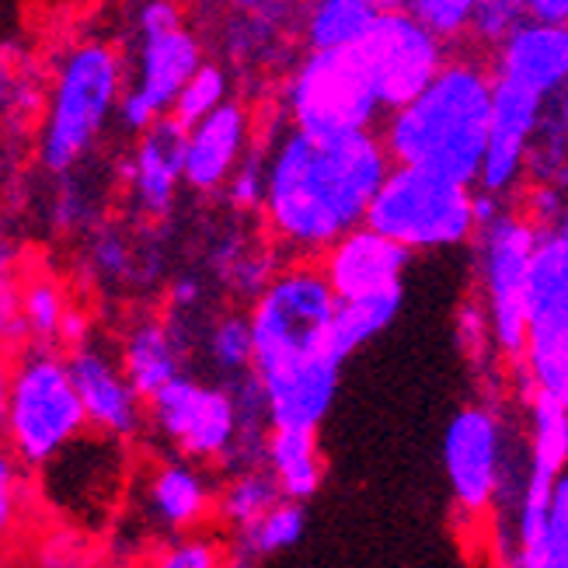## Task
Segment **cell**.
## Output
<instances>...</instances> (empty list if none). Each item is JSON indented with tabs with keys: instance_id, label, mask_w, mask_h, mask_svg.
I'll use <instances>...</instances> for the list:
<instances>
[{
	"instance_id": "1",
	"label": "cell",
	"mask_w": 568,
	"mask_h": 568,
	"mask_svg": "<svg viewBox=\"0 0 568 568\" xmlns=\"http://www.w3.org/2000/svg\"><path fill=\"white\" fill-rule=\"evenodd\" d=\"M390 164L374 130L332 140L283 133L265 154L262 216L268 231L296 255H325L345 231L366 224Z\"/></svg>"
},
{
	"instance_id": "2",
	"label": "cell",
	"mask_w": 568,
	"mask_h": 568,
	"mask_svg": "<svg viewBox=\"0 0 568 568\" xmlns=\"http://www.w3.org/2000/svg\"><path fill=\"white\" fill-rule=\"evenodd\" d=\"M496 73L478 60H447L436 78L408 105L384 122V146L394 164L429 168L439 175L478 185Z\"/></svg>"
},
{
	"instance_id": "3",
	"label": "cell",
	"mask_w": 568,
	"mask_h": 568,
	"mask_svg": "<svg viewBox=\"0 0 568 568\" xmlns=\"http://www.w3.org/2000/svg\"><path fill=\"white\" fill-rule=\"evenodd\" d=\"M126 57L105 39L73 42L53 67L39 126V164L49 175H70L119 119L126 91Z\"/></svg>"
},
{
	"instance_id": "4",
	"label": "cell",
	"mask_w": 568,
	"mask_h": 568,
	"mask_svg": "<svg viewBox=\"0 0 568 568\" xmlns=\"http://www.w3.org/2000/svg\"><path fill=\"white\" fill-rule=\"evenodd\" d=\"M88 429V412L70 377V363L53 345H29L11 359V402L4 443L24 467H45Z\"/></svg>"
},
{
	"instance_id": "5",
	"label": "cell",
	"mask_w": 568,
	"mask_h": 568,
	"mask_svg": "<svg viewBox=\"0 0 568 568\" xmlns=\"http://www.w3.org/2000/svg\"><path fill=\"white\" fill-rule=\"evenodd\" d=\"M203 63V42L185 24L175 0H143L133 14V60L126 63L119 126L136 136L171 115L182 88Z\"/></svg>"
},
{
	"instance_id": "6",
	"label": "cell",
	"mask_w": 568,
	"mask_h": 568,
	"mask_svg": "<svg viewBox=\"0 0 568 568\" xmlns=\"http://www.w3.org/2000/svg\"><path fill=\"white\" fill-rule=\"evenodd\" d=\"M540 227L530 216L506 206L503 195H478V280L481 307L491 328V342L506 359H524L530 311L527 283Z\"/></svg>"
},
{
	"instance_id": "7",
	"label": "cell",
	"mask_w": 568,
	"mask_h": 568,
	"mask_svg": "<svg viewBox=\"0 0 568 568\" xmlns=\"http://www.w3.org/2000/svg\"><path fill=\"white\" fill-rule=\"evenodd\" d=\"M366 224L415 252H439L475 241L478 195L467 182L415 164H390Z\"/></svg>"
},
{
	"instance_id": "8",
	"label": "cell",
	"mask_w": 568,
	"mask_h": 568,
	"mask_svg": "<svg viewBox=\"0 0 568 568\" xmlns=\"http://www.w3.org/2000/svg\"><path fill=\"white\" fill-rule=\"evenodd\" d=\"M335 311L338 293L321 265L301 262L273 273L262 293H255V304L248 311L255 335L252 374H268V369L332 353L328 338Z\"/></svg>"
},
{
	"instance_id": "9",
	"label": "cell",
	"mask_w": 568,
	"mask_h": 568,
	"mask_svg": "<svg viewBox=\"0 0 568 568\" xmlns=\"http://www.w3.org/2000/svg\"><path fill=\"white\" fill-rule=\"evenodd\" d=\"M356 49H311L286 84L290 126L317 140L369 133L384 115Z\"/></svg>"
},
{
	"instance_id": "10",
	"label": "cell",
	"mask_w": 568,
	"mask_h": 568,
	"mask_svg": "<svg viewBox=\"0 0 568 568\" xmlns=\"http://www.w3.org/2000/svg\"><path fill=\"white\" fill-rule=\"evenodd\" d=\"M146 415L182 457L195 464H231L241 436L237 394L231 384H206L182 374L146 402Z\"/></svg>"
},
{
	"instance_id": "11",
	"label": "cell",
	"mask_w": 568,
	"mask_h": 568,
	"mask_svg": "<svg viewBox=\"0 0 568 568\" xmlns=\"http://www.w3.org/2000/svg\"><path fill=\"white\" fill-rule=\"evenodd\" d=\"M353 49L387 112L408 105L447 63V42L412 11H381Z\"/></svg>"
},
{
	"instance_id": "12",
	"label": "cell",
	"mask_w": 568,
	"mask_h": 568,
	"mask_svg": "<svg viewBox=\"0 0 568 568\" xmlns=\"http://www.w3.org/2000/svg\"><path fill=\"white\" fill-rule=\"evenodd\" d=\"M443 471L454 503L478 516L503 488V423L488 405H464L443 433Z\"/></svg>"
},
{
	"instance_id": "13",
	"label": "cell",
	"mask_w": 568,
	"mask_h": 568,
	"mask_svg": "<svg viewBox=\"0 0 568 568\" xmlns=\"http://www.w3.org/2000/svg\"><path fill=\"white\" fill-rule=\"evenodd\" d=\"M548 112V98L524 84H513L496 78V94H491V126L488 146L481 161L478 189L488 195H506L520 185L530 164V151L540 122Z\"/></svg>"
},
{
	"instance_id": "14",
	"label": "cell",
	"mask_w": 568,
	"mask_h": 568,
	"mask_svg": "<svg viewBox=\"0 0 568 568\" xmlns=\"http://www.w3.org/2000/svg\"><path fill=\"white\" fill-rule=\"evenodd\" d=\"M70 377L78 384V394L88 412V426L112 439H130L143 429L146 402L133 387V381L122 369V359L112 356L105 345L81 342L67 353Z\"/></svg>"
},
{
	"instance_id": "15",
	"label": "cell",
	"mask_w": 568,
	"mask_h": 568,
	"mask_svg": "<svg viewBox=\"0 0 568 568\" xmlns=\"http://www.w3.org/2000/svg\"><path fill=\"white\" fill-rule=\"evenodd\" d=\"M122 185L130 206L143 220H164L175 210L185 185V126L171 115L136 133L133 151L122 161Z\"/></svg>"
},
{
	"instance_id": "16",
	"label": "cell",
	"mask_w": 568,
	"mask_h": 568,
	"mask_svg": "<svg viewBox=\"0 0 568 568\" xmlns=\"http://www.w3.org/2000/svg\"><path fill=\"white\" fill-rule=\"evenodd\" d=\"M252 154V112L227 98L216 112L185 130V185L200 195L227 189L241 161Z\"/></svg>"
},
{
	"instance_id": "17",
	"label": "cell",
	"mask_w": 568,
	"mask_h": 568,
	"mask_svg": "<svg viewBox=\"0 0 568 568\" xmlns=\"http://www.w3.org/2000/svg\"><path fill=\"white\" fill-rule=\"evenodd\" d=\"M412 252L394 237L381 234L377 227L359 224L345 231L332 248L321 255V268H325L328 283L335 286L338 301L349 296L381 293L390 286H405V268Z\"/></svg>"
},
{
	"instance_id": "18",
	"label": "cell",
	"mask_w": 568,
	"mask_h": 568,
	"mask_svg": "<svg viewBox=\"0 0 568 568\" xmlns=\"http://www.w3.org/2000/svg\"><path fill=\"white\" fill-rule=\"evenodd\" d=\"M255 377L262 384L273 429H317L335 405L342 359L335 353H321Z\"/></svg>"
},
{
	"instance_id": "19",
	"label": "cell",
	"mask_w": 568,
	"mask_h": 568,
	"mask_svg": "<svg viewBox=\"0 0 568 568\" xmlns=\"http://www.w3.org/2000/svg\"><path fill=\"white\" fill-rule=\"evenodd\" d=\"M491 73L545 94L551 102L568 91V24L540 18L524 21L509 39L496 45Z\"/></svg>"
},
{
	"instance_id": "20",
	"label": "cell",
	"mask_w": 568,
	"mask_h": 568,
	"mask_svg": "<svg viewBox=\"0 0 568 568\" xmlns=\"http://www.w3.org/2000/svg\"><path fill=\"white\" fill-rule=\"evenodd\" d=\"M119 359L143 402H151L161 387L185 374V335L164 317H140L122 335Z\"/></svg>"
},
{
	"instance_id": "21",
	"label": "cell",
	"mask_w": 568,
	"mask_h": 568,
	"mask_svg": "<svg viewBox=\"0 0 568 568\" xmlns=\"http://www.w3.org/2000/svg\"><path fill=\"white\" fill-rule=\"evenodd\" d=\"M146 503H151L154 520L164 530H195L203 520H210V513L216 509V496L210 478L200 471V464L182 457V460H168L151 475L146 485Z\"/></svg>"
},
{
	"instance_id": "22",
	"label": "cell",
	"mask_w": 568,
	"mask_h": 568,
	"mask_svg": "<svg viewBox=\"0 0 568 568\" xmlns=\"http://www.w3.org/2000/svg\"><path fill=\"white\" fill-rule=\"evenodd\" d=\"M520 369L530 398L548 394L568 408V311L530 321Z\"/></svg>"
},
{
	"instance_id": "23",
	"label": "cell",
	"mask_w": 568,
	"mask_h": 568,
	"mask_svg": "<svg viewBox=\"0 0 568 568\" xmlns=\"http://www.w3.org/2000/svg\"><path fill=\"white\" fill-rule=\"evenodd\" d=\"M265 467L280 481L283 499L311 503L325 481L317 429H273L265 447Z\"/></svg>"
},
{
	"instance_id": "24",
	"label": "cell",
	"mask_w": 568,
	"mask_h": 568,
	"mask_svg": "<svg viewBox=\"0 0 568 568\" xmlns=\"http://www.w3.org/2000/svg\"><path fill=\"white\" fill-rule=\"evenodd\" d=\"M405 304V286H390L381 293H366V296H349V301H338L335 321H332V353L345 363L356 356L363 345H369L377 335H384L394 317L402 314Z\"/></svg>"
},
{
	"instance_id": "25",
	"label": "cell",
	"mask_w": 568,
	"mask_h": 568,
	"mask_svg": "<svg viewBox=\"0 0 568 568\" xmlns=\"http://www.w3.org/2000/svg\"><path fill=\"white\" fill-rule=\"evenodd\" d=\"M377 14L381 8L374 0H311L304 14V42L307 49H353Z\"/></svg>"
},
{
	"instance_id": "26",
	"label": "cell",
	"mask_w": 568,
	"mask_h": 568,
	"mask_svg": "<svg viewBox=\"0 0 568 568\" xmlns=\"http://www.w3.org/2000/svg\"><path fill=\"white\" fill-rule=\"evenodd\" d=\"M527 311H530V321L568 311V237H561L551 227L540 231L537 248H534Z\"/></svg>"
},
{
	"instance_id": "27",
	"label": "cell",
	"mask_w": 568,
	"mask_h": 568,
	"mask_svg": "<svg viewBox=\"0 0 568 568\" xmlns=\"http://www.w3.org/2000/svg\"><path fill=\"white\" fill-rule=\"evenodd\" d=\"M304 530H307V509H304V503L283 499V503H276L273 509H268L262 520L234 530L231 555L258 565L262 558H273L280 551H290L293 545H301Z\"/></svg>"
},
{
	"instance_id": "28",
	"label": "cell",
	"mask_w": 568,
	"mask_h": 568,
	"mask_svg": "<svg viewBox=\"0 0 568 568\" xmlns=\"http://www.w3.org/2000/svg\"><path fill=\"white\" fill-rule=\"evenodd\" d=\"M276 503H283V488L273 478V471L262 467H244V471H234L231 481L224 485V491L216 496V516L224 520L231 530H241L273 509Z\"/></svg>"
},
{
	"instance_id": "29",
	"label": "cell",
	"mask_w": 568,
	"mask_h": 568,
	"mask_svg": "<svg viewBox=\"0 0 568 568\" xmlns=\"http://www.w3.org/2000/svg\"><path fill=\"white\" fill-rule=\"evenodd\" d=\"M70 311L73 307L67 301V293L53 276L21 280V314H24V328H29L32 342H42V345L60 342Z\"/></svg>"
},
{
	"instance_id": "30",
	"label": "cell",
	"mask_w": 568,
	"mask_h": 568,
	"mask_svg": "<svg viewBox=\"0 0 568 568\" xmlns=\"http://www.w3.org/2000/svg\"><path fill=\"white\" fill-rule=\"evenodd\" d=\"M206 356L216 374L237 381L255 366V335L248 314H224L206 328Z\"/></svg>"
},
{
	"instance_id": "31",
	"label": "cell",
	"mask_w": 568,
	"mask_h": 568,
	"mask_svg": "<svg viewBox=\"0 0 568 568\" xmlns=\"http://www.w3.org/2000/svg\"><path fill=\"white\" fill-rule=\"evenodd\" d=\"M231 98V78L224 67L216 63H203L192 73L189 84L182 88L175 109H171V119L182 122V126H195L200 119H206L210 112H216Z\"/></svg>"
},
{
	"instance_id": "32",
	"label": "cell",
	"mask_w": 568,
	"mask_h": 568,
	"mask_svg": "<svg viewBox=\"0 0 568 568\" xmlns=\"http://www.w3.org/2000/svg\"><path fill=\"white\" fill-rule=\"evenodd\" d=\"M478 4L481 0H412L408 11L443 42H454V39L471 36Z\"/></svg>"
},
{
	"instance_id": "33",
	"label": "cell",
	"mask_w": 568,
	"mask_h": 568,
	"mask_svg": "<svg viewBox=\"0 0 568 568\" xmlns=\"http://www.w3.org/2000/svg\"><path fill=\"white\" fill-rule=\"evenodd\" d=\"M530 18V0H481L471 24V39L496 49Z\"/></svg>"
},
{
	"instance_id": "34",
	"label": "cell",
	"mask_w": 568,
	"mask_h": 568,
	"mask_svg": "<svg viewBox=\"0 0 568 568\" xmlns=\"http://www.w3.org/2000/svg\"><path fill=\"white\" fill-rule=\"evenodd\" d=\"M24 516V464L0 439V545L21 527Z\"/></svg>"
},
{
	"instance_id": "35",
	"label": "cell",
	"mask_w": 568,
	"mask_h": 568,
	"mask_svg": "<svg viewBox=\"0 0 568 568\" xmlns=\"http://www.w3.org/2000/svg\"><path fill=\"white\" fill-rule=\"evenodd\" d=\"M91 265L105 283H130L133 276V244L119 231L105 227L91 237Z\"/></svg>"
},
{
	"instance_id": "36",
	"label": "cell",
	"mask_w": 568,
	"mask_h": 568,
	"mask_svg": "<svg viewBox=\"0 0 568 568\" xmlns=\"http://www.w3.org/2000/svg\"><path fill=\"white\" fill-rule=\"evenodd\" d=\"M224 192H227V200H231L234 210H262V200H265V158L258 151H252L231 175Z\"/></svg>"
},
{
	"instance_id": "37",
	"label": "cell",
	"mask_w": 568,
	"mask_h": 568,
	"mask_svg": "<svg viewBox=\"0 0 568 568\" xmlns=\"http://www.w3.org/2000/svg\"><path fill=\"white\" fill-rule=\"evenodd\" d=\"M545 568H568V475H561L555 485L548 540H545Z\"/></svg>"
},
{
	"instance_id": "38",
	"label": "cell",
	"mask_w": 568,
	"mask_h": 568,
	"mask_svg": "<svg viewBox=\"0 0 568 568\" xmlns=\"http://www.w3.org/2000/svg\"><path fill=\"white\" fill-rule=\"evenodd\" d=\"M530 14L540 21L568 24V0H530Z\"/></svg>"
},
{
	"instance_id": "39",
	"label": "cell",
	"mask_w": 568,
	"mask_h": 568,
	"mask_svg": "<svg viewBox=\"0 0 568 568\" xmlns=\"http://www.w3.org/2000/svg\"><path fill=\"white\" fill-rule=\"evenodd\" d=\"M8 402H11V363L8 353H0V439H4V426H8Z\"/></svg>"
},
{
	"instance_id": "40",
	"label": "cell",
	"mask_w": 568,
	"mask_h": 568,
	"mask_svg": "<svg viewBox=\"0 0 568 568\" xmlns=\"http://www.w3.org/2000/svg\"><path fill=\"white\" fill-rule=\"evenodd\" d=\"M551 231H558L561 237H568V192H565V203H561V210H558V216H555Z\"/></svg>"
},
{
	"instance_id": "41",
	"label": "cell",
	"mask_w": 568,
	"mask_h": 568,
	"mask_svg": "<svg viewBox=\"0 0 568 568\" xmlns=\"http://www.w3.org/2000/svg\"><path fill=\"white\" fill-rule=\"evenodd\" d=\"M374 4L381 11H408L412 8V0H374Z\"/></svg>"
},
{
	"instance_id": "42",
	"label": "cell",
	"mask_w": 568,
	"mask_h": 568,
	"mask_svg": "<svg viewBox=\"0 0 568 568\" xmlns=\"http://www.w3.org/2000/svg\"><path fill=\"white\" fill-rule=\"evenodd\" d=\"M224 568H255V565H252V561H244V558H234V555H227Z\"/></svg>"
},
{
	"instance_id": "43",
	"label": "cell",
	"mask_w": 568,
	"mask_h": 568,
	"mask_svg": "<svg viewBox=\"0 0 568 568\" xmlns=\"http://www.w3.org/2000/svg\"><path fill=\"white\" fill-rule=\"evenodd\" d=\"M237 4H241V8H252V11H255V8H265L268 0H237Z\"/></svg>"
}]
</instances>
